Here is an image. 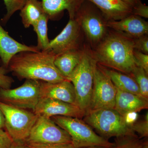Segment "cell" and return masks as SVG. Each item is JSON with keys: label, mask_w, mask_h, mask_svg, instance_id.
Here are the masks:
<instances>
[{"label": "cell", "mask_w": 148, "mask_h": 148, "mask_svg": "<svg viewBox=\"0 0 148 148\" xmlns=\"http://www.w3.org/2000/svg\"><path fill=\"white\" fill-rule=\"evenodd\" d=\"M134 50L133 38L110 29L105 38L92 49V52L97 64L130 75L136 66Z\"/></svg>", "instance_id": "obj_1"}, {"label": "cell", "mask_w": 148, "mask_h": 148, "mask_svg": "<svg viewBox=\"0 0 148 148\" xmlns=\"http://www.w3.org/2000/svg\"><path fill=\"white\" fill-rule=\"evenodd\" d=\"M56 56L49 50L22 51L11 59L8 69L21 79L60 82L66 79L54 65Z\"/></svg>", "instance_id": "obj_2"}, {"label": "cell", "mask_w": 148, "mask_h": 148, "mask_svg": "<svg viewBox=\"0 0 148 148\" xmlns=\"http://www.w3.org/2000/svg\"><path fill=\"white\" fill-rule=\"evenodd\" d=\"M96 62L92 56V49L86 42L79 64L67 78L73 85L76 98V106L85 113L90 106Z\"/></svg>", "instance_id": "obj_3"}, {"label": "cell", "mask_w": 148, "mask_h": 148, "mask_svg": "<svg viewBox=\"0 0 148 148\" xmlns=\"http://www.w3.org/2000/svg\"><path fill=\"white\" fill-rule=\"evenodd\" d=\"M83 119V121L104 138H117L136 135L126 123L123 116L114 109L89 110Z\"/></svg>", "instance_id": "obj_4"}, {"label": "cell", "mask_w": 148, "mask_h": 148, "mask_svg": "<svg viewBox=\"0 0 148 148\" xmlns=\"http://www.w3.org/2000/svg\"><path fill=\"white\" fill-rule=\"evenodd\" d=\"M75 18L82 29L86 42L92 49L103 40L110 29L104 14L95 5L87 0L83 2Z\"/></svg>", "instance_id": "obj_5"}, {"label": "cell", "mask_w": 148, "mask_h": 148, "mask_svg": "<svg viewBox=\"0 0 148 148\" xmlns=\"http://www.w3.org/2000/svg\"><path fill=\"white\" fill-rule=\"evenodd\" d=\"M51 119L57 125L69 133L75 148L90 147H113L115 143L97 135L89 125L81 119L72 117L56 116Z\"/></svg>", "instance_id": "obj_6"}, {"label": "cell", "mask_w": 148, "mask_h": 148, "mask_svg": "<svg viewBox=\"0 0 148 148\" xmlns=\"http://www.w3.org/2000/svg\"><path fill=\"white\" fill-rule=\"evenodd\" d=\"M6 132L13 142L25 143L38 116L33 111L16 108L0 101Z\"/></svg>", "instance_id": "obj_7"}, {"label": "cell", "mask_w": 148, "mask_h": 148, "mask_svg": "<svg viewBox=\"0 0 148 148\" xmlns=\"http://www.w3.org/2000/svg\"><path fill=\"white\" fill-rule=\"evenodd\" d=\"M40 81L26 79L16 88H0V101L8 105L34 112L40 99Z\"/></svg>", "instance_id": "obj_8"}, {"label": "cell", "mask_w": 148, "mask_h": 148, "mask_svg": "<svg viewBox=\"0 0 148 148\" xmlns=\"http://www.w3.org/2000/svg\"><path fill=\"white\" fill-rule=\"evenodd\" d=\"M116 92V87L108 75L101 65L96 63L94 68L93 88L88 111L114 109Z\"/></svg>", "instance_id": "obj_9"}, {"label": "cell", "mask_w": 148, "mask_h": 148, "mask_svg": "<svg viewBox=\"0 0 148 148\" xmlns=\"http://www.w3.org/2000/svg\"><path fill=\"white\" fill-rule=\"evenodd\" d=\"M25 143L68 144L72 143V139L69 133L57 125L51 119L38 116L36 121Z\"/></svg>", "instance_id": "obj_10"}, {"label": "cell", "mask_w": 148, "mask_h": 148, "mask_svg": "<svg viewBox=\"0 0 148 148\" xmlns=\"http://www.w3.org/2000/svg\"><path fill=\"white\" fill-rule=\"evenodd\" d=\"M86 40L84 34L75 18L70 19L62 32L49 41L46 50L56 55L67 51L82 49Z\"/></svg>", "instance_id": "obj_11"}, {"label": "cell", "mask_w": 148, "mask_h": 148, "mask_svg": "<svg viewBox=\"0 0 148 148\" xmlns=\"http://www.w3.org/2000/svg\"><path fill=\"white\" fill-rule=\"evenodd\" d=\"M34 112L38 116L51 118L56 116L83 118L85 112L73 104L51 98H40Z\"/></svg>", "instance_id": "obj_12"}, {"label": "cell", "mask_w": 148, "mask_h": 148, "mask_svg": "<svg viewBox=\"0 0 148 148\" xmlns=\"http://www.w3.org/2000/svg\"><path fill=\"white\" fill-rule=\"evenodd\" d=\"M40 98L58 100L76 106V98L73 85L66 79L56 83L40 81Z\"/></svg>", "instance_id": "obj_13"}, {"label": "cell", "mask_w": 148, "mask_h": 148, "mask_svg": "<svg viewBox=\"0 0 148 148\" xmlns=\"http://www.w3.org/2000/svg\"><path fill=\"white\" fill-rule=\"evenodd\" d=\"M109 29L121 32L132 38L148 35V22L142 17L131 14L121 20L107 21Z\"/></svg>", "instance_id": "obj_14"}, {"label": "cell", "mask_w": 148, "mask_h": 148, "mask_svg": "<svg viewBox=\"0 0 148 148\" xmlns=\"http://www.w3.org/2000/svg\"><path fill=\"white\" fill-rule=\"evenodd\" d=\"M40 51L37 46H30L18 42L12 38L0 24V58L3 66L8 69L11 59L22 51Z\"/></svg>", "instance_id": "obj_15"}, {"label": "cell", "mask_w": 148, "mask_h": 148, "mask_svg": "<svg viewBox=\"0 0 148 148\" xmlns=\"http://www.w3.org/2000/svg\"><path fill=\"white\" fill-rule=\"evenodd\" d=\"M114 110L122 116L131 112H139L148 108V99L143 96L116 88Z\"/></svg>", "instance_id": "obj_16"}, {"label": "cell", "mask_w": 148, "mask_h": 148, "mask_svg": "<svg viewBox=\"0 0 148 148\" xmlns=\"http://www.w3.org/2000/svg\"><path fill=\"white\" fill-rule=\"evenodd\" d=\"M87 1L95 5L108 21H117L132 14V8L121 0Z\"/></svg>", "instance_id": "obj_17"}, {"label": "cell", "mask_w": 148, "mask_h": 148, "mask_svg": "<svg viewBox=\"0 0 148 148\" xmlns=\"http://www.w3.org/2000/svg\"><path fill=\"white\" fill-rule=\"evenodd\" d=\"M84 0H41L44 10L49 19H53L64 10L69 13L70 19H74Z\"/></svg>", "instance_id": "obj_18"}, {"label": "cell", "mask_w": 148, "mask_h": 148, "mask_svg": "<svg viewBox=\"0 0 148 148\" xmlns=\"http://www.w3.org/2000/svg\"><path fill=\"white\" fill-rule=\"evenodd\" d=\"M83 53V47L82 49L67 51L56 56L54 65L66 79L79 64Z\"/></svg>", "instance_id": "obj_19"}, {"label": "cell", "mask_w": 148, "mask_h": 148, "mask_svg": "<svg viewBox=\"0 0 148 148\" xmlns=\"http://www.w3.org/2000/svg\"><path fill=\"white\" fill-rule=\"evenodd\" d=\"M101 66L103 70L108 75L116 88L122 91L142 96L138 84L132 77L113 69Z\"/></svg>", "instance_id": "obj_20"}, {"label": "cell", "mask_w": 148, "mask_h": 148, "mask_svg": "<svg viewBox=\"0 0 148 148\" xmlns=\"http://www.w3.org/2000/svg\"><path fill=\"white\" fill-rule=\"evenodd\" d=\"M45 14L41 2L39 0H27L20 10V16L24 27L27 28L35 26Z\"/></svg>", "instance_id": "obj_21"}, {"label": "cell", "mask_w": 148, "mask_h": 148, "mask_svg": "<svg viewBox=\"0 0 148 148\" xmlns=\"http://www.w3.org/2000/svg\"><path fill=\"white\" fill-rule=\"evenodd\" d=\"M49 18L45 14L42 16L36 24L33 27L37 36L36 46L40 51H45L49 43L48 36V21Z\"/></svg>", "instance_id": "obj_22"}, {"label": "cell", "mask_w": 148, "mask_h": 148, "mask_svg": "<svg viewBox=\"0 0 148 148\" xmlns=\"http://www.w3.org/2000/svg\"><path fill=\"white\" fill-rule=\"evenodd\" d=\"M129 75L137 83L141 95L148 99V73L143 68L136 65Z\"/></svg>", "instance_id": "obj_23"}, {"label": "cell", "mask_w": 148, "mask_h": 148, "mask_svg": "<svg viewBox=\"0 0 148 148\" xmlns=\"http://www.w3.org/2000/svg\"><path fill=\"white\" fill-rule=\"evenodd\" d=\"M6 9V13L2 19L3 24H6L16 11L20 10L27 0H3Z\"/></svg>", "instance_id": "obj_24"}, {"label": "cell", "mask_w": 148, "mask_h": 148, "mask_svg": "<svg viewBox=\"0 0 148 148\" xmlns=\"http://www.w3.org/2000/svg\"><path fill=\"white\" fill-rule=\"evenodd\" d=\"M143 141L137 135L117 138L114 148H141Z\"/></svg>", "instance_id": "obj_25"}, {"label": "cell", "mask_w": 148, "mask_h": 148, "mask_svg": "<svg viewBox=\"0 0 148 148\" xmlns=\"http://www.w3.org/2000/svg\"><path fill=\"white\" fill-rule=\"evenodd\" d=\"M134 132H137L141 138H146L148 136V112L144 116V119L136 121L131 126Z\"/></svg>", "instance_id": "obj_26"}, {"label": "cell", "mask_w": 148, "mask_h": 148, "mask_svg": "<svg viewBox=\"0 0 148 148\" xmlns=\"http://www.w3.org/2000/svg\"><path fill=\"white\" fill-rule=\"evenodd\" d=\"M134 49L148 54V35L133 38Z\"/></svg>", "instance_id": "obj_27"}, {"label": "cell", "mask_w": 148, "mask_h": 148, "mask_svg": "<svg viewBox=\"0 0 148 148\" xmlns=\"http://www.w3.org/2000/svg\"><path fill=\"white\" fill-rule=\"evenodd\" d=\"M8 69L3 66H0V88H10L14 81L12 77L8 75Z\"/></svg>", "instance_id": "obj_28"}, {"label": "cell", "mask_w": 148, "mask_h": 148, "mask_svg": "<svg viewBox=\"0 0 148 148\" xmlns=\"http://www.w3.org/2000/svg\"><path fill=\"white\" fill-rule=\"evenodd\" d=\"M133 56L136 65L143 68L148 73V54L134 49Z\"/></svg>", "instance_id": "obj_29"}, {"label": "cell", "mask_w": 148, "mask_h": 148, "mask_svg": "<svg viewBox=\"0 0 148 148\" xmlns=\"http://www.w3.org/2000/svg\"><path fill=\"white\" fill-rule=\"evenodd\" d=\"M26 143L29 148H75L72 143L59 144Z\"/></svg>", "instance_id": "obj_30"}, {"label": "cell", "mask_w": 148, "mask_h": 148, "mask_svg": "<svg viewBox=\"0 0 148 148\" xmlns=\"http://www.w3.org/2000/svg\"><path fill=\"white\" fill-rule=\"evenodd\" d=\"M13 143L8 132L0 129V148H10Z\"/></svg>", "instance_id": "obj_31"}, {"label": "cell", "mask_w": 148, "mask_h": 148, "mask_svg": "<svg viewBox=\"0 0 148 148\" xmlns=\"http://www.w3.org/2000/svg\"><path fill=\"white\" fill-rule=\"evenodd\" d=\"M132 14L144 18H148V6L143 3L132 8Z\"/></svg>", "instance_id": "obj_32"}, {"label": "cell", "mask_w": 148, "mask_h": 148, "mask_svg": "<svg viewBox=\"0 0 148 148\" xmlns=\"http://www.w3.org/2000/svg\"><path fill=\"white\" fill-rule=\"evenodd\" d=\"M123 116L126 123L131 127L132 125L137 121L138 115V112H131L125 114Z\"/></svg>", "instance_id": "obj_33"}, {"label": "cell", "mask_w": 148, "mask_h": 148, "mask_svg": "<svg viewBox=\"0 0 148 148\" xmlns=\"http://www.w3.org/2000/svg\"><path fill=\"white\" fill-rule=\"evenodd\" d=\"M131 6L132 8L137 6L142 3L141 0H121Z\"/></svg>", "instance_id": "obj_34"}, {"label": "cell", "mask_w": 148, "mask_h": 148, "mask_svg": "<svg viewBox=\"0 0 148 148\" xmlns=\"http://www.w3.org/2000/svg\"><path fill=\"white\" fill-rule=\"evenodd\" d=\"M10 148H29L26 143L13 142Z\"/></svg>", "instance_id": "obj_35"}, {"label": "cell", "mask_w": 148, "mask_h": 148, "mask_svg": "<svg viewBox=\"0 0 148 148\" xmlns=\"http://www.w3.org/2000/svg\"><path fill=\"white\" fill-rule=\"evenodd\" d=\"M5 127V119L3 115L0 110V129H3Z\"/></svg>", "instance_id": "obj_36"}, {"label": "cell", "mask_w": 148, "mask_h": 148, "mask_svg": "<svg viewBox=\"0 0 148 148\" xmlns=\"http://www.w3.org/2000/svg\"><path fill=\"white\" fill-rule=\"evenodd\" d=\"M141 148H148V140H146L145 141H143L142 147Z\"/></svg>", "instance_id": "obj_37"}, {"label": "cell", "mask_w": 148, "mask_h": 148, "mask_svg": "<svg viewBox=\"0 0 148 148\" xmlns=\"http://www.w3.org/2000/svg\"><path fill=\"white\" fill-rule=\"evenodd\" d=\"M115 147V146H114ZM114 147H113L112 148H108L106 147H84L82 148H114Z\"/></svg>", "instance_id": "obj_38"}]
</instances>
